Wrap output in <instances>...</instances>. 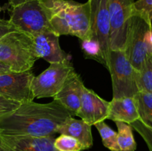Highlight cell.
<instances>
[{"label":"cell","instance_id":"cell-4","mask_svg":"<svg viewBox=\"0 0 152 151\" xmlns=\"http://www.w3.org/2000/svg\"><path fill=\"white\" fill-rule=\"evenodd\" d=\"M152 23L134 10L128 27L124 53L137 71L142 68L147 56L150 54L148 43Z\"/></svg>","mask_w":152,"mask_h":151},{"label":"cell","instance_id":"cell-9","mask_svg":"<svg viewBox=\"0 0 152 151\" xmlns=\"http://www.w3.org/2000/svg\"><path fill=\"white\" fill-rule=\"evenodd\" d=\"M90 3V25L91 37L98 41L105 66L108 68L110 48L111 22L107 0H88Z\"/></svg>","mask_w":152,"mask_h":151},{"label":"cell","instance_id":"cell-23","mask_svg":"<svg viewBox=\"0 0 152 151\" xmlns=\"http://www.w3.org/2000/svg\"><path fill=\"white\" fill-rule=\"evenodd\" d=\"M22 103L0 95V120L14 112Z\"/></svg>","mask_w":152,"mask_h":151},{"label":"cell","instance_id":"cell-21","mask_svg":"<svg viewBox=\"0 0 152 151\" xmlns=\"http://www.w3.org/2000/svg\"><path fill=\"white\" fill-rule=\"evenodd\" d=\"M54 147L58 151H82L85 147L77 139L67 135L60 134L55 139Z\"/></svg>","mask_w":152,"mask_h":151},{"label":"cell","instance_id":"cell-11","mask_svg":"<svg viewBox=\"0 0 152 151\" xmlns=\"http://www.w3.org/2000/svg\"><path fill=\"white\" fill-rule=\"evenodd\" d=\"M33 47L37 59H43L50 64L70 60L60 47L59 36L52 30L44 31L33 36Z\"/></svg>","mask_w":152,"mask_h":151},{"label":"cell","instance_id":"cell-5","mask_svg":"<svg viewBox=\"0 0 152 151\" xmlns=\"http://www.w3.org/2000/svg\"><path fill=\"white\" fill-rule=\"evenodd\" d=\"M108 70L112 81L113 98L134 97L139 92L137 84V72L126 57L124 50H111Z\"/></svg>","mask_w":152,"mask_h":151},{"label":"cell","instance_id":"cell-2","mask_svg":"<svg viewBox=\"0 0 152 151\" xmlns=\"http://www.w3.org/2000/svg\"><path fill=\"white\" fill-rule=\"evenodd\" d=\"M52 30L58 36L70 35L85 40L91 38L89 1L40 0Z\"/></svg>","mask_w":152,"mask_h":151},{"label":"cell","instance_id":"cell-26","mask_svg":"<svg viewBox=\"0 0 152 151\" xmlns=\"http://www.w3.org/2000/svg\"><path fill=\"white\" fill-rule=\"evenodd\" d=\"M18 30L9 20L0 19V38L9 33Z\"/></svg>","mask_w":152,"mask_h":151},{"label":"cell","instance_id":"cell-17","mask_svg":"<svg viewBox=\"0 0 152 151\" xmlns=\"http://www.w3.org/2000/svg\"><path fill=\"white\" fill-rule=\"evenodd\" d=\"M134 98L136 102L139 120L152 129V93L139 91Z\"/></svg>","mask_w":152,"mask_h":151},{"label":"cell","instance_id":"cell-25","mask_svg":"<svg viewBox=\"0 0 152 151\" xmlns=\"http://www.w3.org/2000/svg\"><path fill=\"white\" fill-rule=\"evenodd\" d=\"M134 10L152 23V0H137L134 1Z\"/></svg>","mask_w":152,"mask_h":151},{"label":"cell","instance_id":"cell-28","mask_svg":"<svg viewBox=\"0 0 152 151\" xmlns=\"http://www.w3.org/2000/svg\"><path fill=\"white\" fill-rule=\"evenodd\" d=\"M10 71H11L10 67H8L7 65L3 63V62H0V73L10 72Z\"/></svg>","mask_w":152,"mask_h":151},{"label":"cell","instance_id":"cell-7","mask_svg":"<svg viewBox=\"0 0 152 151\" xmlns=\"http://www.w3.org/2000/svg\"><path fill=\"white\" fill-rule=\"evenodd\" d=\"M74 71L70 60L50 64L42 73L33 78L31 88L34 99L53 97Z\"/></svg>","mask_w":152,"mask_h":151},{"label":"cell","instance_id":"cell-29","mask_svg":"<svg viewBox=\"0 0 152 151\" xmlns=\"http://www.w3.org/2000/svg\"><path fill=\"white\" fill-rule=\"evenodd\" d=\"M1 11H2V7H0V13H1Z\"/></svg>","mask_w":152,"mask_h":151},{"label":"cell","instance_id":"cell-3","mask_svg":"<svg viewBox=\"0 0 152 151\" xmlns=\"http://www.w3.org/2000/svg\"><path fill=\"white\" fill-rule=\"evenodd\" d=\"M37 59L30 34L16 30L0 38V62L10 67L11 71L30 70Z\"/></svg>","mask_w":152,"mask_h":151},{"label":"cell","instance_id":"cell-1","mask_svg":"<svg viewBox=\"0 0 152 151\" xmlns=\"http://www.w3.org/2000/svg\"><path fill=\"white\" fill-rule=\"evenodd\" d=\"M70 116L72 115L68 110L54 99L47 104L22 102L14 112L0 120V134L53 136Z\"/></svg>","mask_w":152,"mask_h":151},{"label":"cell","instance_id":"cell-15","mask_svg":"<svg viewBox=\"0 0 152 151\" xmlns=\"http://www.w3.org/2000/svg\"><path fill=\"white\" fill-rule=\"evenodd\" d=\"M107 119L123 121L130 124L139 119L136 102L134 97L112 99L109 102V109Z\"/></svg>","mask_w":152,"mask_h":151},{"label":"cell","instance_id":"cell-14","mask_svg":"<svg viewBox=\"0 0 152 151\" xmlns=\"http://www.w3.org/2000/svg\"><path fill=\"white\" fill-rule=\"evenodd\" d=\"M84 86L80 76L74 71L70 76L62 89L53 96V99L59 102L64 107L66 108L72 116H76L80 107Z\"/></svg>","mask_w":152,"mask_h":151},{"label":"cell","instance_id":"cell-19","mask_svg":"<svg viewBox=\"0 0 152 151\" xmlns=\"http://www.w3.org/2000/svg\"><path fill=\"white\" fill-rule=\"evenodd\" d=\"M137 84L139 91L152 93V53L148 55L142 68L137 72Z\"/></svg>","mask_w":152,"mask_h":151},{"label":"cell","instance_id":"cell-24","mask_svg":"<svg viewBox=\"0 0 152 151\" xmlns=\"http://www.w3.org/2000/svg\"><path fill=\"white\" fill-rule=\"evenodd\" d=\"M130 125L143 139L149 149V151H152V129L145 126L139 119L131 123Z\"/></svg>","mask_w":152,"mask_h":151},{"label":"cell","instance_id":"cell-12","mask_svg":"<svg viewBox=\"0 0 152 151\" xmlns=\"http://www.w3.org/2000/svg\"><path fill=\"white\" fill-rule=\"evenodd\" d=\"M109 102L98 96L94 90L84 86L82 93L80 107L77 116L90 125L107 119Z\"/></svg>","mask_w":152,"mask_h":151},{"label":"cell","instance_id":"cell-6","mask_svg":"<svg viewBox=\"0 0 152 151\" xmlns=\"http://www.w3.org/2000/svg\"><path fill=\"white\" fill-rule=\"evenodd\" d=\"M9 21L18 30L32 36L44 31L52 30L40 0L27 1L11 7Z\"/></svg>","mask_w":152,"mask_h":151},{"label":"cell","instance_id":"cell-18","mask_svg":"<svg viewBox=\"0 0 152 151\" xmlns=\"http://www.w3.org/2000/svg\"><path fill=\"white\" fill-rule=\"evenodd\" d=\"M117 127V142L120 151H135L137 143L133 134V128L127 123L115 121Z\"/></svg>","mask_w":152,"mask_h":151},{"label":"cell","instance_id":"cell-20","mask_svg":"<svg viewBox=\"0 0 152 151\" xmlns=\"http://www.w3.org/2000/svg\"><path fill=\"white\" fill-rule=\"evenodd\" d=\"M97 129L104 146L111 151H120L117 142V133L111 129L105 121H100L94 124Z\"/></svg>","mask_w":152,"mask_h":151},{"label":"cell","instance_id":"cell-13","mask_svg":"<svg viewBox=\"0 0 152 151\" xmlns=\"http://www.w3.org/2000/svg\"><path fill=\"white\" fill-rule=\"evenodd\" d=\"M53 136L34 137L0 134V151H58Z\"/></svg>","mask_w":152,"mask_h":151},{"label":"cell","instance_id":"cell-10","mask_svg":"<svg viewBox=\"0 0 152 151\" xmlns=\"http://www.w3.org/2000/svg\"><path fill=\"white\" fill-rule=\"evenodd\" d=\"M34 77V74L31 70L0 73V95L19 102L34 101L31 88Z\"/></svg>","mask_w":152,"mask_h":151},{"label":"cell","instance_id":"cell-27","mask_svg":"<svg viewBox=\"0 0 152 151\" xmlns=\"http://www.w3.org/2000/svg\"><path fill=\"white\" fill-rule=\"evenodd\" d=\"M8 1L9 4L11 7H16V6L19 5V4H22V3L27 2V1H33V0H7Z\"/></svg>","mask_w":152,"mask_h":151},{"label":"cell","instance_id":"cell-22","mask_svg":"<svg viewBox=\"0 0 152 151\" xmlns=\"http://www.w3.org/2000/svg\"><path fill=\"white\" fill-rule=\"evenodd\" d=\"M82 49L87 59H93L105 65L98 41L94 38L82 40Z\"/></svg>","mask_w":152,"mask_h":151},{"label":"cell","instance_id":"cell-16","mask_svg":"<svg viewBox=\"0 0 152 151\" xmlns=\"http://www.w3.org/2000/svg\"><path fill=\"white\" fill-rule=\"evenodd\" d=\"M57 133L75 138L84 146L86 150L93 146L91 125L82 119H76L73 116L68 117L59 127Z\"/></svg>","mask_w":152,"mask_h":151},{"label":"cell","instance_id":"cell-8","mask_svg":"<svg viewBox=\"0 0 152 151\" xmlns=\"http://www.w3.org/2000/svg\"><path fill=\"white\" fill-rule=\"evenodd\" d=\"M107 3L111 22L110 48L123 50L134 0H107Z\"/></svg>","mask_w":152,"mask_h":151}]
</instances>
